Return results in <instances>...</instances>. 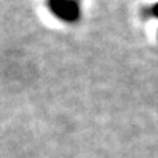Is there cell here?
Instances as JSON below:
<instances>
[{"label":"cell","mask_w":158,"mask_h":158,"mask_svg":"<svg viewBox=\"0 0 158 158\" xmlns=\"http://www.w3.org/2000/svg\"><path fill=\"white\" fill-rule=\"evenodd\" d=\"M48 8L57 19L66 23H75L81 15V8L77 0H48Z\"/></svg>","instance_id":"obj_1"},{"label":"cell","mask_w":158,"mask_h":158,"mask_svg":"<svg viewBox=\"0 0 158 158\" xmlns=\"http://www.w3.org/2000/svg\"><path fill=\"white\" fill-rule=\"evenodd\" d=\"M151 12H152V15H154V17H157L158 19V3H155V5L151 8Z\"/></svg>","instance_id":"obj_2"},{"label":"cell","mask_w":158,"mask_h":158,"mask_svg":"<svg viewBox=\"0 0 158 158\" xmlns=\"http://www.w3.org/2000/svg\"><path fill=\"white\" fill-rule=\"evenodd\" d=\"M77 2H78V0H77Z\"/></svg>","instance_id":"obj_3"}]
</instances>
